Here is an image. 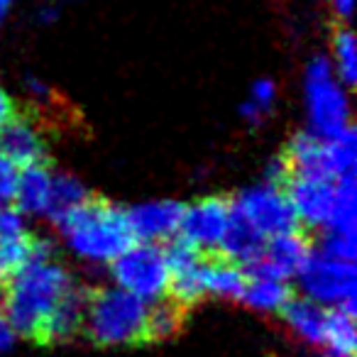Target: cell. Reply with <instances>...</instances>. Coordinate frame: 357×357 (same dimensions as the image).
<instances>
[{"label": "cell", "mask_w": 357, "mask_h": 357, "mask_svg": "<svg viewBox=\"0 0 357 357\" xmlns=\"http://www.w3.org/2000/svg\"><path fill=\"white\" fill-rule=\"evenodd\" d=\"M71 274L54 259L50 240L37 243L35 257L0 284V311L6 313L15 335L35 342L47 316L71 287Z\"/></svg>", "instance_id": "obj_1"}, {"label": "cell", "mask_w": 357, "mask_h": 357, "mask_svg": "<svg viewBox=\"0 0 357 357\" xmlns=\"http://www.w3.org/2000/svg\"><path fill=\"white\" fill-rule=\"evenodd\" d=\"M56 225L71 248L81 257L93 262H110L137 243L128 223V213L93 194L74 211H69Z\"/></svg>", "instance_id": "obj_2"}, {"label": "cell", "mask_w": 357, "mask_h": 357, "mask_svg": "<svg viewBox=\"0 0 357 357\" xmlns=\"http://www.w3.org/2000/svg\"><path fill=\"white\" fill-rule=\"evenodd\" d=\"M142 298L125 289H89L84 335L98 347L144 345Z\"/></svg>", "instance_id": "obj_3"}, {"label": "cell", "mask_w": 357, "mask_h": 357, "mask_svg": "<svg viewBox=\"0 0 357 357\" xmlns=\"http://www.w3.org/2000/svg\"><path fill=\"white\" fill-rule=\"evenodd\" d=\"M110 272L125 291L139 298H157L167 294L169 262L164 248L154 243L132 245L115 259H110Z\"/></svg>", "instance_id": "obj_4"}, {"label": "cell", "mask_w": 357, "mask_h": 357, "mask_svg": "<svg viewBox=\"0 0 357 357\" xmlns=\"http://www.w3.org/2000/svg\"><path fill=\"white\" fill-rule=\"evenodd\" d=\"M298 277H301V289L311 301L335 303L350 316L357 313L355 262L326 257V255H311Z\"/></svg>", "instance_id": "obj_5"}, {"label": "cell", "mask_w": 357, "mask_h": 357, "mask_svg": "<svg viewBox=\"0 0 357 357\" xmlns=\"http://www.w3.org/2000/svg\"><path fill=\"white\" fill-rule=\"evenodd\" d=\"M306 100L313 132L321 137L340 132L350 125V108L340 86L333 81L331 61L316 56L306 71Z\"/></svg>", "instance_id": "obj_6"}, {"label": "cell", "mask_w": 357, "mask_h": 357, "mask_svg": "<svg viewBox=\"0 0 357 357\" xmlns=\"http://www.w3.org/2000/svg\"><path fill=\"white\" fill-rule=\"evenodd\" d=\"M233 206L264 238H274V235L306 228L298 220L296 211H294L291 201H289L287 191L282 186H274V184L255 186V189L243 191L238 199H233Z\"/></svg>", "instance_id": "obj_7"}, {"label": "cell", "mask_w": 357, "mask_h": 357, "mask_svg": "<svg viewBox=\"0 0 357 357\" xmlns=\"http://www.w3.org/2000/svg\"><path fill=\"white\" fill-rule=\"evenodd\" d=\"M233 199L230 196H206L186 206L178 225V238L199 250H218V243L228 228Z\"/></svg>", "instance_id": "obj_8"}, {"label": "cell", "mask_w": 357, "mask_h": 357, "mask_svg": "<svg viewBox=\"0 0 357 357\" xmlns=\"http://www.w3.org/2000/svg\"><path fill=\"white\" fill-rule=\"evenodd\" d=\"M335 181L337 178L321 176H287L282 189L287 191L298 220L308 230L326 228L335 204Z\"/></svg>", "instance_id": "obj_9"}, {"label": "cell", "mask_w": 357, "mask_h": 357, "mask_svg": "<svg viewBox=\"0 0 357 357\" xmlns=\"http://www.w3.org/2000/svg\"><path fill=\"white\" fill-rule=\"evenodd\" d=\"M0 157L20 169L50 162V149L42 130L27 113H17V108L0 125Z\"/></svg>", "instance_id": "obj_10"}, {"label": "cell", "mask_w": 357, "mask_h": 357, "mask_svg": "<svg viewBox=\"0 0 357 357\" xmlns=\"http://www.w3.org/2000/svg\"><path fill=\"white\" fill-rule=\"evenodd\" d=\"M86 303H89V289L71 282V287L64 291V296L56 301L54 311L47 316L45 326L40 328V333L35 337V345L56 347L84 335Z\"/></svg>", "instance_id": "obj_11"}, {"label": "cell", "mask_w": 357, "mask_h": 357, "mask_svg": "<svg viewBox=\"0 0 357 357\" xmlns=\"http://www.w3.org/2000/svg\"><path fill=\"white\" fill-rule=\"evenodd\" d=\"M184 208L186 206L176 201H154V204L135 206L125 213H128V223L135 238L144 243H157V240L174 238L178 233Z\"/></svg>", "instance_id": "obj_12"}, {"label": "cell", "mask_w": 357, "mask_h": 357, "mask_svg": "<svg viewBox=\"0 0 357 357\" xmlns=\"http://www.w3.org/2000/svg\"><path fill=\"white\" fill-rule=\"evenodd\" d=\"M264 243H267V238L233 206L228 228H225L223 238L218 243V252L243 267V264L252 262L262 255Z\"/></svg>", "instance_id": "obj_13"}, {"label": "cell", "mask_w": 357, "mask_h": 357, "mask_svg": "<svg viewBox=\"0 0 357 357\" xmlns=\"http://www.w3.org/2000/svg\"><path fill=\"white\" fill-rule=\"evenodd\" d=\"M189 313V306H184V303L176 301L169 294L164 298L157 296V301L147 308V316H144V345L164 342L169 337L178 335V333L184 331Z\"/></svg>", "instance_id": "obj_14"}, {"label": "cell", "mask_w": 357, "mask_h": 357, "mask_svg": "<svg viewBox=\"0 0 357 357\" xmlns=\"http://www.w3.org/2000/svg\"><path fill=\"white\" fill-rule=\"evenodd\" d=\"M52 176H54L52 162L25 167L15 181V199H13V206H15L20 213H45L50 189H52Z\"/></svg>", "instance_id": "obj_15"}, {"label": "cell", "mask_w": 357, "mask_h": 357, "mask_svg": "<svg viewBox=\"0 0 357 357\" xmlns=\"http://www.w3.org/2000/svg\"><path fill=\"white\" fill-rule=\"evenodd\" d=\"M282 318L287 326L296 333L301 340L311 342V345H323L326 340V308H321L311 298H289L282 308H279Z\"/></svg>", "instance_id": "obj_16"}, {"label": "cell", "mask_w": 357, "mask_h": 357, "mask_svg": "<svg viewBox=\"0 0 357 357\" xmlns=\"http://www.w3.org/2000/svg\"><path fill=\"white\" fill-rule=\"evenodd\" d=\"M291 298V289L284 279L272 277H248L245 291L240 294V301L255 311L279 313V308Z\"/></svg>", "instance_id": "obj_17"}, {"label": "cell", "mask_w": 357, "mask_h": 357, "mask_svg": "<svg viewBox=\"0 0 357 357\" xmlns=\"http://www.w3.org/2000/svg\"><path fill=\"white\" fill-rule=\"evenodd\" d=\"M40 238L27 230L17 233H0V284L8 282L22 264L35 257V250Z\"/></svg>", "instance_id": "obj_18"}, {"label": "cell", "mask_w": 357, "mask_h": 357, "mask_svg": "<svg viewBox=\"0 0 357 357\" xmlns=\"http://www.w3.org/2000/svg\"><path fill=\"white\" fill-rule=\"evenodd\" d=\"M89 196L91 194L86 191V186L81 184L79 178H74L71 174H54L52 176V189H50L45 213L54 223H59L69 211H74L79 204H84Z\"/></svg>", "instance_id": "obj_19"}, {"label": "cell", "mask_w": 357, "mask_h": 357, "mask_svg": "<svg viewBox=\"0 0 357 357\" xmlns=\"http://www.w3.org/2000/svg\"><path fill=\"white\" fill-rule=\"evenodd\" d=\"M323 345H328L333 352L355 355V316L345 313L342 308H331L326 313V340H323Z\"/></svg>", "instance_id": "obj_20"}, {"label": "cell", "mask_w": 357, "mask_h": 357, "mask_svg": "<svg viewBox=\"0 0 357 357\" xmlns=\"http://www.w3.org/2000/svg\"><path fill=\"white\" fill-rule=\"evenodd\" d=\"M333 50H335L337 76H340L347 89H352L357 79V52H355V35L347 27V20H337L335 30H333Z\"/></svg>", "instance_id": "obj_21"}, {"label": "cell", "mask_w": 357, "mask_h": 357, "mask_svg": "<svg viewBox=\"0 0 357 357\" xmlns=\"http://www.w3.org/2000/svg\"><path fill=\"white\" fill-rule=\"evenodd\" d=\"M274 96H277V89L269 79H262L252 86V93H250L248 103L243 105V115L252 123H262L269 115L274 103Z\"/></svg>", "instance_id": "obj_22"}, {"label": "cell", "mask_w": 357, "mask_h": 357, "mask_svg": "<svg viewBox=\"0 0 357 357\" xmlns=\"http://www.w3.org/2000/svg\"><path fill=\"white\" fill-rule=\"evenodd\" d=\"M318 248H321V252H318V255L355 262V252H357L355 233H340V230L326 228V233L321 235V243H318Z\"/></svg>", "instance_id": "obj_23"}, {"label": "cell", "mask_w": 357, "mask_h": 357, "mask_svg": "<svg viewBox=\"0 0 357 357\" xmlns=\"http://www.w3.org/2000/svg\"><path fill=\"white\" fill-rule=\"evenodd\" d=\"M15 181H17L15 167L0 157V208L13 206V199H15Z\"/></svg>", "instance_id": "obj_24"}, {"label": "cell", "mask_w": 357, "mask_h": 357, "mask_svg": "<svg viewBox=\"0 0 357 357\" xmlns=\"http://www.w3.org/2000/svg\"><path fill=\"white\" fill-rule=\"evenodd\" d=\"M13 342H15V331H13L10 323H8L6 313L0 311V352L10 350Z\"/></svg>", "instance_id": "obj_25"}, {"label": "cell", "mask_w": 357, "mask_h": 357, "mask_svg": "<svg viewBox=\"0 0 357 357\" xmlns=\"http://www.w3.org/2000/svg\"><path fill=\"white\" fill-rule=\"evenodd\" d=\"M13 113H15V105H13V100L8 98L3 91H0V125L6 123V120L10 118Z\"/></svg>", "instance_id": "obj_26"}, {"label": "cell", "mask_w": 357, "mask_h": 357, "mask_svg": "<svg viewBox=\"0 0 357 357\" xmlns=\"http://www.w3.org/2000/svg\"><path fill=\"white\" fill-rule=\"evenodd\" d=\"M333 3H335V15H337V20H350L352 0H333Z\"/></svg>", "instance_id": "obj_27"}, {"label": "cell", "mask_w": 357, "mask_h": 357, "mask_svg": "<svg viewBox=\"0 0 357 357\" xmlns=\"http://www.w3.org/2000/svg\"><path fill=\"white\" fill-rule=\"evenodd\" d=\"M13 6V0H0V20L6 17V13H8V8Z\"/></svg>", "instance_id": "obj_28"}, {"label": "cell", "mask_w": 357, "mask_h": 357, "mask_svg": "<svg viewBox=\"0 0 357 357\" xmlns=\"http://www.w3.org/2000/svg\"><path fill=\"white\" fill-rule=\"evenodd\" d=\"M323 357H355V355H345V352H331V355H323Z\"/></svg>", "instance_id": "obj_29"}]
</instances>
